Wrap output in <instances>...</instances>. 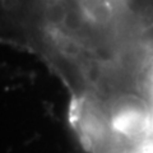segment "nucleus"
Segmentation results:
<instances>
[{"instance_id": "7ed1b4c3", "label": "nucleus", "mask_w": 153, "mask_h": 153, "mask_svg": "<svg viewBox=\"0 0 153 153\" xmlns=\"http://www.w3.org/2000/svg\"><path fill=\"white\" fill-rule=\"evenodd\" d=\"M134 153H153V138L144 140L135 148Z\"/></svg>"}, {"instance_id": "39448f33", "label": "nucleus", "mask_w": 153, "mask_h": 153, "mask_svg": "<svg viewBox=\"0 0 153 153\" xmlns=\"http://www.w3.org/2000/svg\"><path fill=\"white\" fill-rule=\"evenodd\" d=\"M151 138H153V103L151 105Z\"/></svg>"}, {"instance_id": "20e7f679", "label": "nucleus", "mask_w": 153, "mask_h": 153, "mask_svg": "<svg viewBox=\"0 0 153 153\" xmlns=\"http://www.w3.org/2000/svg\"><path fill=\"white\" fill-rule=\"evenodd\" d=\"M148 92L152 98V103H153V68L151 70L149 75H148Z\"/></svg>"}, {"instance_id": "f257e3e1", "label": "nucleus", "mask_w": 153, "mask_h": 153, "mask_svg": "<svg viewBox=\"0 0 153 153\" xmlns=\"http://www.w3.org/2000/svg\"><path fill=\"white\" fill-rule=\"evenodd\" d=\"M107 125L115 135L139 146L151 138V105L130 96L119 98L110 108Z\"/></svg>"}, {"instance_id": "f03ea898", "label": "nucleus", "mask_w": 153, "mask_h": 153, "mask_svg": "<svg viewBox=\"0 0 153 153\" xmlns=\"http://www.w3.org/2000/svg\"><path fill=\"white\" fill-rule=\"evenodd\" d=\"M46 22L52 27H61L66 26L69 21V13L68 10L59 3H55L50 5L45 12Z\"/></svg>"}]
</instances>
